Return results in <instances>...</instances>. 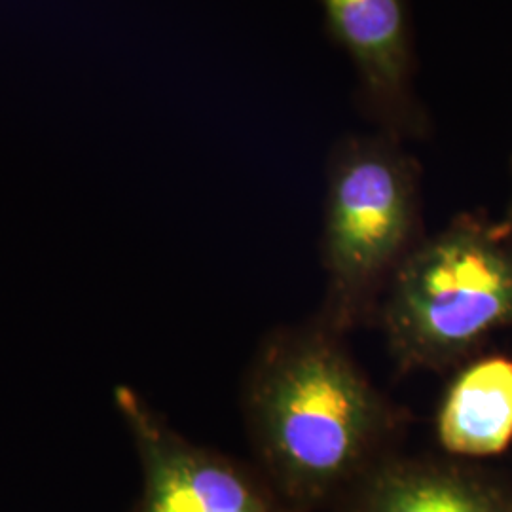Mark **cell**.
<instances>
[{
  "mask_svg": "<svg viewBox=\"0 0 512 512\" xmlns=\"http://www.w3.org/2000/svg\"><path fill=\"white\" fill-rule=\"evenodd\" d=\"M420 169L403 141L348 135L330 154L323 258L340 321L363 308L418 245Z\"/></svg>",
  "mask_w": 512,
  "mask_h": 512,
  "instance_id": "obj_3",
  "label": "cell"
},
{
  "mask_svg": "<svg viewBox=\"0 0 512 512\" xmlns=\"http://www.w3.org/2000/svg\"><path fill=\"white\" fill-rule=\"evenodd\" d=\"M332 42L346 54L366 120L399 141L429 133L404 0H319Z\"/></svg>",
  "mask_w": 512,
  "mask_h": 512,
  "instance_id": "obj_4",
  "label": "cell"
},
{
  "mask_svg": "<svg viewBox=\"0 0 512 512\" xmlns=\"http://www.w3.org/2000/svg\"><path fill=\"white\" fill-rule=\"evenodd\" d=\"M357 512H509L480 486L440 469L403 465L376 476Z\"/></svg>",
  "mask_w": 512,
  "mask_h": 512,
  "instance_id": "obj_7",
  "label": "cell"
},
{
  "mask_svg": "<svg viewBox=\"0 0 512 512\" xmlns=\"http://www.w3.org/2000/svg\"><path fill=\"white\" fill-rule=\"evenodd\" d=\"M440 444L459 456H494L512 440V361L492 357L463 370L440 406Z\"/></svg>",
  "mask_w": 512,
  "mask_h": 512,
  "instance_id": "obj_6",
  "label": "cell"
},
{
  "mask_svg": "<svg viewBox=\"0 0 512 512\" xmlns=\"http://www.w3.org/2000/svg\"><path fill=\"white\" fill-rule=\"evenodd\" d=\"M247 414L274 475L304 497L353 475L387 427L380 395L323 334L287 336L264 353Z\"/></svg>",
  "mask_w": 512,
  "mask_h": 512,
  "instance_id": "obj_1",
  "label": "cell"
},
{
  "mask_svg": "<svg viewBox=\"0 0 512 512\" xmlns=\"http://www.w3.org/2000/svg\"><path fill=\"white\" fill-rule=\"evenodd\" d=\"M503 224L459 217L418 243L391 277L385 329L410 366L456 359L512 323V245Z\"/></svg>",
  "mask_w": 512,
  "mask_h": 512,
  "instance_id": "obj_2",
  "label": "cell"
},
{
  "mask_svg": "<svg viewBox=\"0 0 512 512\" xmlns=\"http://www.w3.org/2000/svg\"><path fill=\"white\" fill-rule=\"evenodd\" d=\"M503 226L507 228V230H511L512 228V207H511V213H509V219H507V222H503Z\"/></svg>",
  "mask_w": 512,
  "mask_h": 512,
  "instance_id": "obj_8",
  "label": "cell"
},
{
  "mask_svg": "<svg viewBox=\"0 0 512 512\" xmlns=\"http://www.w3.org/2000/svg\"><path fill=\"white\" fill-rule=\"evenodd\" d=\"M114 403L143 471L135 512H275L230 459L184 439L137 391L116 387Z\"/></svg>",
  "mask_w": 512,
  "mask_h": 512,
  "instance_id": "obj_5",
  "label": "cell"
}]
</instances>
